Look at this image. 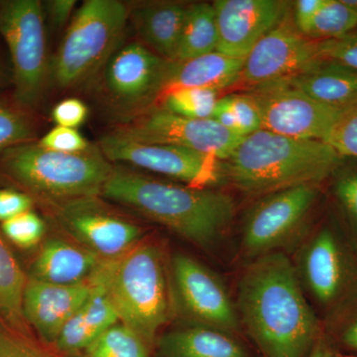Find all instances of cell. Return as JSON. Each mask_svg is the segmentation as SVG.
<instances>
[{"instance_id":"4dcf8cb0","label":"cell","mask_w":357,"mask_h":357,"mask_svg":"<svg viewBox=\"0 0 357 357\" xmlns=\"http://www.w3.org/2000/svg\"><path fill=\"white\" fill-rule=\"evenodd\" d=\"M357 28V13L342 0H326L305 36L314 41L340 38Z\"/></svg>"},{"instance_id":"5b68a950","label":"cell","mask_w":357,"mask_h":357,"mask_svg":"<svg viewBox=\"0 0 357 357\" xmlns=\"http://www.w3.org/2000/svg\"><path fill=\"white\" fill-rule=\"evenodd\" d=\"M0 167L21 187L50 202L100 196L114 168L98 146L62 153L45 149L37 141L6 151Z\"/></svg>"},{"instance_id":"ba28073f","label":"cell","mask_w":357,"mask_h":357,"mask_svg":"<svg viewBox=\"0 0 357 357\" xmlns=\"http://www.w3.org/2000/svg\"><path fill=\"white\" fill-rule=\"evenodd\" d=\"M0 35L13 63L14 102L34 112L50 84L43 4L38 0L0 2Z\"/></svg>"},{"instance_id":"e575fe53","label":"cell","mask_w":357,"mask_h":357,"mask_svg":"<svg viewBox=\"0 0 357 357\" xmlns=\"http://www.w3.org/2000/svg\"><path fill=\"white\" fill-rule=\"evenodd\" d=\"M40 146L62 153H79L89 149L86 138L77 129L55 126L37 141Z\"/></svg>"},{"instance_id":"30bf717a","label":"cell","mask_w":357,"mask_h":357,"mask_svg":"<svg viewBox=\"0 0 357 357\" xmlns=\"http://www.w3.org/2000/svg\"><path fill=\"white\" fill-rule=\"evenodd\" d=\"M321 185H302L272 192L259 199L244 218L241 249L251 260L283 252L306 229L321 195Z\"/></svg>"},{"instance_id":"9c48e42d","label":"cell","mask_w":357,"mask_h":357,"mask_svg":"<svg viewBox=\"0 0 357 357\" xmlns=\"http://www.w3.org/2000/svg\"><path fill=\"white\" fill-rule=\"evenodd\" d=\"M170 61L139 41L119 45L102 68V96L119 122L153 107L165 89Z\"/></svg>"},{"instance_id":"9a60e30c","label":"cell","mask_w":357,"mask_h":357,"mask_svg":"<svg viewBox=\"0 0 357 357\" xmlns=\"http://www.w3.org/2000/svg\"><path fill=\"white\" fill-rule=\"evenodd\" d=\"M174 288L178 303L197 325L236 335L241 330L236 304L220 278L194 258L185 255L172 260Z\"/></svg>"},{"instance_id":"7c38bea8","label":"cell","mask_w":357,"mask_h":357,"mask_svg":"<svg viewBox=\"0 0 357 357\" xmlns=\"http://www.w3.org/2000/svg\"><path fill=\"white\" fill-rule=\"evenodd\" d=\"M98 146L110 163L128 164L191 187L210 188L225 180L222 161L187 148L138 142L110 132Z\"/></svg>"},{"instance_id":"d4e9b609","label":"cell","mask_w":357,"mask_h":357,"mask_svg":"<svg viewBox=\"0 0 357 357\" xmlns=\"http://www.w3.org/2000/svg\"><path fill=\"white\" fill-rule=\"evenodd\" d=\"M28 278L0 234V318L14 332L26 335L23 297Z\"/></svg>"},{"instance_id":"8fae6325","label":"cell","mask_w":357,"mask_h":357,"mask_svg":"<svg viewBox=\"0 0 357 357\" xmlns=\"http://www.w3.org/2000/svg\"><path fill=\"white\" fill-rule=\"evenodd\" d=\"M110 133L138 142L187 148L222 162L243 139L213 119H187L159 107L116 123Z\"/></svg>"},{"instance_id":"74e56055","label":"cell","mask_w":357,"mask_h":357,"mask_svg":"<svg viewBox=\"0 0 357 357\" xmlns=\"http://www.w3.org/2000/svg\"><path fill=\"white\" fill-rule=\"evenodd\" d=\"M229 98L241 135L245 137L249 134L261 130V119L252 98L246 93L229 95Z\"/></svg>"},{"instance_id":"4316f807","label":"cell","mask_w":357,"mask_h":357,"mask_svg":"<svg viewBox=\"0 0 357 357\" xmlns=\"http://www.w3.org/2000/svg\"><path fill=\"white\" fill-rule=\"evenodd\" d=\"M330 180L335 222L357 255V165L342 162Z\"/></svg>"},{"instance_id":"d590c367","label":"cell","mask_w":357,"mask_h":357,"mask_svg":"<svg viewBox=\"0 0 357 357\" xmlns=\"http://www.w3.org/2000/svg\"><path fill=\"white\" fill-rule=\"evenodd\" d=\"M0 357H60L31 342L26 335L0 326Z\"/></svg>"},{"instance_id":"60d3db41","label":"cell","mask_w":357,"mask_h":357,"mask_svg":"<svg viewBox=\"0 0 357 357\" xmlns=\"http://www.w3.org/2000/svg\"><path fill=\"white\" fill-rule=\"evenodd\" d=\"M325 2L326 0H298L294 2V24L304 36Z\"/></svg>"},{"instance_id":"d6a6232c","label":"cell","mask_w":357,"mask_h":357,"mask_svg":"<svg viewBox=\"0 0 357 357\" xmlns=\"http://www.w3.org/2000/svg\"><path fill=\"white\" fill-rule=\"evenodd\" d=\"M324 141L344 158L357 159V102L342 110Z\"/></svg>"},{"instance_id":"5bb4252c","label":"cell","mask_w":357,"mask_h":357,"mask_svg":"<svg viewBox=\"0 0 357 357\" xmlns=\"http://www.w3.org/2000/svg\"><path fill=\"white\" fill-rule=\"evenodd\" d=\"M289 13L246 56L237 86L248 89L287 79L323 60L319 42L304 36Z\"/></svg>"},{"instance_id":"836d02e7","label":"cell","mask_w":357,"mask_h":357,"mask_svg":"<svg viewBox=\"0 0 357 357\" xmlns=\"http://www.w3.org/2000/svg\"><path fill=\"white\" fill-rule=\"evenodd\" d=\"M318 42L323 60L335 61L357 70V28L340 38Z\"/></svg>"},{"instance_id":"f546056e","label":"cell","mask_w":357,"mask_h":357,"mask_svg":"<svg viewBox=\"0 0 357 357\" xmlns=\"http://www.w3.org/2000/svg\"><path fill=\"white\" fill-rule=\"evenodd\" d=\"M220 91L211 89L181 88L166 91L160 98L161 109L192 119H213Z\"/></svg>"},{"instance_id":"277c9868","label":"cell","mask_w":357,"mask_h":357,"mask_svg":"<svg viewBox=\"0 0 357 357\" xmlns=\"http://www.w3.org/2000/svg\"><path fill=\"white\" fill-rule=\"evenodd\" d=\"M96 273L119 321L152 347L172 312L168 275L158 246L139 241L116 259L103 260Z\"/></svg>"},{"instance_id":"3957f363","label":"cell","mask_w":357,"mask_h":357,"mask_svg":"<svg viewBox=\"0 0 357 357\" xmlns=\"http://www.w3.org/2000/svg\"><path fill=\"white\" fill-rule=\"evenodd\" d=\"M344 157L323 140L256 131L243 137L222 162L223 177L248 196H266L330 180Z\"/></svg>"},{"instance_id":"d6986e66","label":"cell","mask_w":357,"mask_h":357,"mask_svg":"<svg viewBox=\"0 0 357 357\" xmlns=\"http://www.w3.org/2000/svg\"><path fill=\"white\" fill-rule=\"evenodd\" d=\"M189 6L149 2L129 9V20L141 43L160 57L175 61Z\"/></svg>"},{"instance_id":"1f68e13d","label":"cell","mask_w":357,"mask_h":357,"mask_svg":"<svg viewBox=\"0 0 357 357\" xmlns=\"http://www.w3.org/2000/svg\"><path fill=\"white\" fill-rule=\"evenodd\" d=\"M46 225L34 211H28L1 223L2 234L21 248H31L42 241Z\"/></svg>"},{"instance_id":"ffe728a7","label":"cell","mask_w":357,"mask_h":357,"mask_svg":"<svg viewBox=\"0 0 357 357\" xmlns=\"http://www.w3.org/2000/svg\"><path fill=\"white\" fill-rule=\"evenodd\" d=\"M91 279L95 284L93 292L54 342L59 351L69 354L83 352L107 328L119 323V314L96 272Z\"/></svg>"},{"instance_id":"f35d334b","label":"cell","mask_w":357,"mask_h":357,"mask_svg":"<svg viewBox=\"0 0 357 357\" xmlns=\"http://www.w3.org/2000/svg\"><path fill=\"white\" fill-rule=\"evenodd\" d=\"M51 115L56 126L77 129L86 121L89 109L79 98H70L59 102Z\"/></svg>"},{"instance_id":"ab89813d","label":"cell","mask_w":357,"mask_h":357,"mask_svg":"<svg viewBox=\"0 0 357 357\" xmlns=\"http://www.w3.org/2000/svg\"><path fill=\"white\" fill-rule=\"evenodd\" d=\"M32 206V197L26 192L15 190H0V222L31 211Z\"/></svg>"},{"instance_id":"7402d4cb","label":"cell","mask_w":357,"mask_h":357,"mask_svg":"<svg viewBox=\"0 0 357 357\" xmlns=\"http://www.w3.org/2000/svg\"><path fill=\"white\" fill-rule=\"evenodd\" d=\"M245 58H234L220 52L185 61H170L164 93L181 88L222 91L238 81ZM162 95V96H163Z\"/></svg>"},{"instance_id":"7a4b0ae2","label":"cell","mask_w":357,"mask_h":357,"mask_svg":"<svg viewBox=\"0 0 357 357\" xmlns=\"http://www.w3.org/2000/svg\"><path fill=\"white\" fill-rule=\"evenodd\" d=\"M100 197L202 248L217 243L236 213V203L227 192L157 180L121 165H114Z\"/></svg>"},{"instance_id":"8d00e7d4","label":"cell","mask_w":357,"mask_h":357,"mask_svg":"<svg viewBox=\"0 0 357 357\" xmlns=\"http://www.w3.org/2000/svg\"><path fill=\"white\" fill-rule=\"evenodd\" d=\"M324 325L330 328L342 347L357 352V297Z\"/></svg>"},{"instance_id":"4fadbf2b","label":"cell","mask_w":357,"mask_h":357,"mask_svg":"<svg viewBox=\"0 0 357 357\" xmlns=\"http://www.w3.org/2000/svg\"><path fill=\"white\" fill-rule=\"evenodd\" d=\"M245 93L255 102L262 129L288 137L324 141L342 112L316 102L286 79Z\"/></svg>"},{"instance_id":"7bdbcfd3","label":"cell","mask_w":357,"mask_h":357,"mask_svg":"<svg viewBox=\"0 0 357 357\" xmlns=\"http://www.w3.org/2000/svg\"><path fill=\"white\" fill-rule=\"evenodd\" d=\"M213 119L217 121L220 126H222L223 128L230 131V132L243 136L241 133V129H239L236 114H234V109H232L229 95L220 98L217 107H215Z\"/></svg>"},{"instance_id":"e0dca14e","label":"cell","mask_w":357,"mask_h":357,"mask_svg":"<svg viewBox=\"0 0 357 357\" xmlns=\"http://www.w3.org/2000/svg\"><path fill=\"white\" fill-rule=\"evenodd\" d=\"M213 4L217 14V51L234 58H245L281 22L290 6L280 0H217Z\"/></svg>"},{"instance_id":"484cf974","label":"cell","mask_w":357,"mask_h":357,"mask_svg":"<svg viewBox=\"0 0 357 357\" xmlns=\"http://www.w3.org/2000/svg\"><path fill=\"white\" fill-rule=\"evenodd\" d=\"M217 14L213 4H190L175 61H185L217 51Z\"/></svg>"},{"instance_id":"52a82bcc","label":"cell","mask_w":357,"mask_h":357,"mask_svg":"<svg viewBox=\"0 0 357 357\" xmlns=\"http://www.w3.org/2000/svg\"><path fill=\"white\" fill-rule=\"evenodd\" d=\"M294 266L305 294L323 312L324 324L357 297V255L335 220L307 237Z\"/></svg>"},{"instance_id":"f6af8a7d","label":"cell","mask_w":357,"mask_h":357,"mask_svg":"<svg viewBox=\"0 0 357 357\" xmlns=\"http://www.w3.org/2000/svg\"><path fill=\"white\" fill-rule=\"evenodd\" d=\"M342 2H344L345 6L349 7V8H351V10L357 13V0H342Z\"/></svg>"},{"instance_id":"603a6c76","label":"cell","mask_w":357,"mask_h":357,"mask_svg":"<svg viewBox=\"0 0 357 357\" xmlns=\"http://www.w3.org/2000/svg\"><path fill=\"white\" fill-rule=\"evenodd\" d=\"M286 79L312 100L333 109L344 110L357 102V70L335 61H319Z\"/></svg>"},{"instance_id":"8992f818","label":"cell","mask_w":357,"mask_h":357,"mask_svg":"<svg viewBox=\"0 0 357 357\" xmlns=\"http://www.w3.org/2000/svg\"><path fill=\"white\" fill-rule=\"evenodd\" d=\"M128 4L119 0H86L74 13L50 61V84L74 89L102 72L123 42Z\"/></svg>"},{"instance_id":"83f0119b","label":"cell","mask_w":357,"mask_h":357,"mask_svg":"<svg viewBox=\"0 0 357 357\" xmlns=\"http://www.w3.org/2000/svg\"><path fill=\"white\" fill-rule=\"evenodd\" d=\"M83 354L84 357H151V345L119 321L91 342Z\"/></svg>"},{"instance_id":"b9f144b4","label":"cell","mask_w":357,"mask_h":357,"mask_svg":"<svg viewBox=\"0 0 357 357\" xmlns=\"http://www.w3.org/2000/svg\"><path fill=\"white\" fill-rule=\"evenodd\" d=\"M75 0H51L43 4L44 13H47L50 24L54 29H61L74 16Z\"/></svg>"},{"instance_id":"cb8c5ba5","label":"cell","mask_w":357,"mask_h":357,"mask_svg":"<svg viewBox=\"0 0 357 357\" xmlns=\"http://www.w3.org/2000/svg\"><path fill=\"white\" fill-rule=\"evenodd\" d=\"M159 351L161 357H251L234 335L197 324L164 335Z\"/></svg>"},{"instance_id":"2e32d148","label":"cell","mask_w":357,"mask_h":357,"mask_svg":"<svg viewBox=\"0 0 357 357\" xmlns=\"http://www.w3.org/2000/svg\"><path fill=\"white\" fill-rule=\"evenodd\" d=\"M96 197L55 201L58 217L77 241L105 260L116 259L139 243V225L103 210Z\"/></svg>"},{"instance_id":"f1b7e54d","label":"cell","mask_w":357,"mask_h":357,"mask_svg":"<svg viewBox=\"0 0 357 357\" xmlns=\"http://www.w3.org/2000/svg\"><path fill=\"white\" fill-rule=\"evenodd\" d=\"M38 121L32 110L17 102L0 100V157L8 150L34 142Z\"/></svg>"},{"instance_id":"6da1fadb","label":"cell","mask_w":357,"mask_h":357,"mask_svg":"<svg viewBox=\"0 0 357 357\" xmlns=\"http://www.w3.org/2000/svg\"><path fill=\"white\" fill-rule=\"evenodd\" d=\"M241 326L263 357H307L323 333L294 263L284 252L255 258L237 288Z\"/></svg>"},{"instance_id":"ee69618b","label":"cell","mask_w":357,"mask_h":357,"mask_svg":"<svg viewBox=\"0 0 357 357\" xmlns=\"http://www.w3.org/2000/svg\"><path fill=\"white\" fill-rule=\"evenodd\" d=\"M307 357H340V354L335 352L332 345L328 344L325 333H323L314 342Z\"/></svg>"},{"instance_id":"7dc6e473","label":"cell","mask_w":357,"mask_h":357,"mask_svg":"<svg viewBox=\"0 0 357 357\" xmlns=\"http://www.w3.org/2000/svg\"><path fill=\"white\" fill-rule=\"evenodd\" d=\"M340 357H357V356H354V354H340Z\"/></svg>"},{"instance_id":"44dd1931","label":"cell","mask_w":357,"mask_h":357,"mask_svg":"<svg viewBox=\"0 0 357 357\" xmlns=\"http://www.w3.org/2000/svg\"><path fill=\"white\" fill-rule=\"evenodd\" d=\"M103 260L84 246L50 239L35 260L32 277L56 285H76L89 281Z\"/></svg>"},{"instance_id":"bcb514c9","label":"cell","mask_w":357,"mask_h":357,"mask_svg":"<svg viewBox=\"0 0 357 357\" xmlns=\"http://www.w3.org/2000/svg\"><path fill=\"white\" fill-rule=\"evenodd\" d=\"M3 79H4L3 68H2L1 63H0V84L3 83Z\"/></svg>"},{"instance_id":"ac0fdd59","label":"cell","mask_w":357,"mask_h":357,"mask_svg":"<svg viewBox=\"0 0 357 357\" xmlns=\"http://www.w3.org/2000/svg\"><path fill=\"white\" fill-rule=\"evenodd\" d=\"M93 279L76 285H56L30 277L23 297L26 323L44 342L54 344L66 324L93 290Z\"/></svg>"}]
</instances>
